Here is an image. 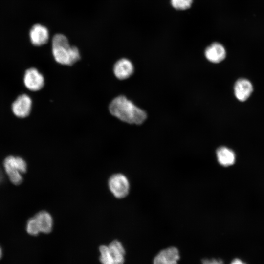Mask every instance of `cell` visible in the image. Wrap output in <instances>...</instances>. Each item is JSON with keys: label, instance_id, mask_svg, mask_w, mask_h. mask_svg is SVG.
Listing matches in <instances>:
<instances>
[{"label": "cell", "instance_id": "6da1fadb", "mask_svg": "<svg viewBox=\"0 0 264 264\" xmlns=\"http://www.w3.org/2000/svg\"><path fill=\"white\" fill-rule=\"evenodd\" d=\"M110 113L120 120L129 124H142L147 118L145 111L136 107L124 96L113 99L109 105Z\"/></svg>", "mask_w": 264, "mask_h": 264}, {"label": "cell", "instance_id": "7a4b0ae2", "mask_svg": "<svg viewBox=\"0 0 264 264\" xmlns=\"http://www.w3.org/2000/svg\"><path fill=\"white\" fill-rule=\"evenodd\" d=\"M52 51L55 60L61 65L71 66L80 59L78 49L71 46L67 37L62 34L53 37Z\"/></svg>", "mask_w": 264, "mask_h": 264}, {"label": "cell", "instance_id": "3957f363", "mask_svg": "<svg viewBox=\"0 0 264 264\" xmlns=\"http://www.w3.org/2000/svg\"><path fill=\"white\" fill-rule=\"evenodd\" d=\"M5 171L10 181L18 185L22 181V173L26 172L27 164L25 161L21 157L9 156L3 161Z\"/></svg>", "mask_w": 264, "mask_h": 264}, {"label": "cell", "instance_id": "277c9868", "mask_svg": "<svg viewBox=\"0 0 264 264\" xmlns=\"http://www.w3.org/2000/svg\"><path fill=\"white\" fill-rule=\"evenodd\" d=\"M108 185L110 192L118 198L125 197L129 193V182L127 177L122 174H115L109 178Z\"/></svg>", "mask_w": 264, "mask_h": 264}, {"label": "cell", "instance_id": "5b68a950", "mask_svg": "<svg viewBox=\"0 0 264 264\" xmlns=\"http://www.w3.org/2000/svg\"><path fill=\"white\" fill-rule=\"evenodd\" d=\"M23 82L27 88L35 91L40 90L44 87V79L36 68H30L25 71Z\"/></svg>", "mask_w": 264, "mask_h": 264}, {"label": "cell", "instance_id": "8992f818", "mask_svg": "<svg viewBox=\"0 0 264 264\" xmlns=\"http://www.w3.org/2000/svg\"><path fill=\"white\" fill-rule=\"evenodd\" d=\"M179 259L178 249L171 246L160 251L154 257L153 264H178Z\"/></svg>", "mask_w": 264, "mask_h": 264}, {"label": "cell", "instance_id": "52a82bcc", "mask_svg": "<svg viewBox=\"0 0 264 264\" xmlns=\"http://www.w3.org/2000/svg\"><path fill=\"white\" fill-rule=\"evenodd\" d=\"M31 107V99L28 95L23 94L20 95L13 103L12 110L16 116L24 118L30 114Z\"/></svg>", "mask_w": 264, "mask_h": 264}, {"label": "cell", "instance_id": "ba28073f", "mask_svg": "<svg viewBox=\"0 0 264 264\" xmlns=\"http://www.w3.org/2000/svg\"><path fill=\"white\" fill-rule=\"evenodd\" d=\"M29 37L31 43L35 46H41L46 44L49 38L47 28L40 24H36L31 28Z\"/></svg>", "mask_w": 264, "mask_h": 264}, {"label": "cell", "instance_id": "9c48e42d", "mask_svg": "<svg viewBox=\"0 0 264 264\" xmlns=\"http://www.w3.org/2000/svg\"><path fill=\"white\" fill-rule=\"evenodd\" d=\"M253 87L251 82L245 78H240L235 83L234 87V94L240 101H246L251 95Z\"/></svg>", "mask_w": 264, "mask_h": 264}, {"label": "cell", "instance_id": "30bf717a", "mask_svg": "<svg viewBox=\"0 0 264 264\" xmlns=\"http://www.w3.org/2000/svg\"><path fill=\"white\" fill-rule=\"evenodd\" d=\"M134 70L132 63L128 59L122 58L117 61L113 66V73L115 77L124 80L130 77Z\"/></svg>", "mask_w": 264, "mask_h": 264}, {"label": "cell", "instance_id": "8fae6325", "mask_svg": "<svg viewBox=\"0 0 264 264\" xmlns=\"http://www.w3.org/2000/svg\"><path fill=\"white\" fill-rule=\"evenodd\" d=\"M226 50L219 43H213L205 50V56L210 62L218 63L222 61L226 57Z\"/></svg>", "mask_w": 264, "mask_h": 264}, {"label": "cell", "instance_id": "7c38bea8", "mask_svg": "<svg viewBox=\"0 0 264 264\" xmlns=\"http://www.w3.org/2000/svg\"><path fill=\"white\" fill-rule=\"evenodd\" d=\"M35 217L36 219L40 232L48 233L52 230L53 219L51 215L45 211H40Z\"/></svg>", "mask_w": 264, "mask_h": 264}, {"label": "cell", "instance_id": "4fadbf2b", "mask_svg": "<svg viewBox=\"0 0 264 264\" xmlns=\"http://www.w3.org/2000/svg\"><path fill=\"white\" fill-rule=\"evenodd\" d=\"M216 154L219 163L223 166L232 165L235 161V153L226 147L219 148L217 150Z\"/></svg>", "mask_w": 264, "mask_h": 264}, {"label": "cell", "instance_id": "5bb4252c", "mask_svg": "<svg viewBox=\"0 0 264 264\" xmlns=\"http://www.w3.org/2000/svg\"><path fill=\"white\" fill-rule=\"evenodd\" d=\"M108 247L115 264H123L125 251L122 243L117 240H114L109 244Z\"/></svg>", "mask_w": 264, "mask_h": 264}, {"label": "cell", "instance_id": "9a60e30c", "mask_svg": "<svg viewBox=\"0 0 264 264\" xmlns=\"http://www.w3.org/2000/svg\"><path fill=\"white\" fill-rule=\"evenodd\" d=\"M99 250L101 253L100 260L103 264H115L108 246L102 245L100 247Z\"/></svg>", "mask_w": 264, "mask_h": 264}, {"label": "cell", "instance_id": "2e32d148", "mask_svg": "<svg viewBox=\"0 0 264 264\" xmlns=\"http://www.w3.org/2000/svg\"><path fill=\"white\" fill-rule=\"evenodd\" d=\"M193 0H171V4L173 8L178 10H185L192 5Z\"/></svg>", "mask_w": 264, "mask_h": 264}, {"label": "cell", "instance_id": "e0dca14e", "mask_svg": "<svg viewBox=\"0 0 264 264\" xmlns=\"http://www.w3.org/2000/svg\"><path fill=\"white\" fill-rule=\"evenodd\" d=\"M26 231L28 234L31 235H37L40 232L35 216L28 220L26 224Z\"/></svg>", "mask_w": 264, "mask_h": 264}, {"label": "cell", "instance_id": "ac0fdd59", "mask_svg": "<svg viewBox=\"0 0 264 264\" xmlns=\"http://www.w3.org/2000/svg\"><path fill=\"white\" fill-rule=\"evenodd\" d=\"M202 264H224L223 262L220 259H204L202 260Z\"/></svg>", "mask_w": 264, "mask_h": 264}, {"label": "cell", "instance_id": "d6986e66", "mask_svg": "<svg viewBox=\"0 0 264 264\" xmlns=\"http://www.w3.org/2000/svg\"><path fill=\"white\" fill-rule=\"evenodd\" d=\"M230 264H246L244 263L241 260L236 258V259H234L231 262Z\"/></svg>", "mask_w": 264, "mask_h": 264}, {"label": "cell", "instance_id": "ffe728a7", "mask_svg": "<svg viewBox=\"0 0 264 264\" xmlns=\"http://www.w3.org/2000/svg\"><path fill=\"white\" fill-rule=\"evenodd\" d=\"M1 256H2V251H1V249L0 247V259L1 257Z\"/></svg>", "mask_w": 264, "mask_h": 264}]
</instances>
